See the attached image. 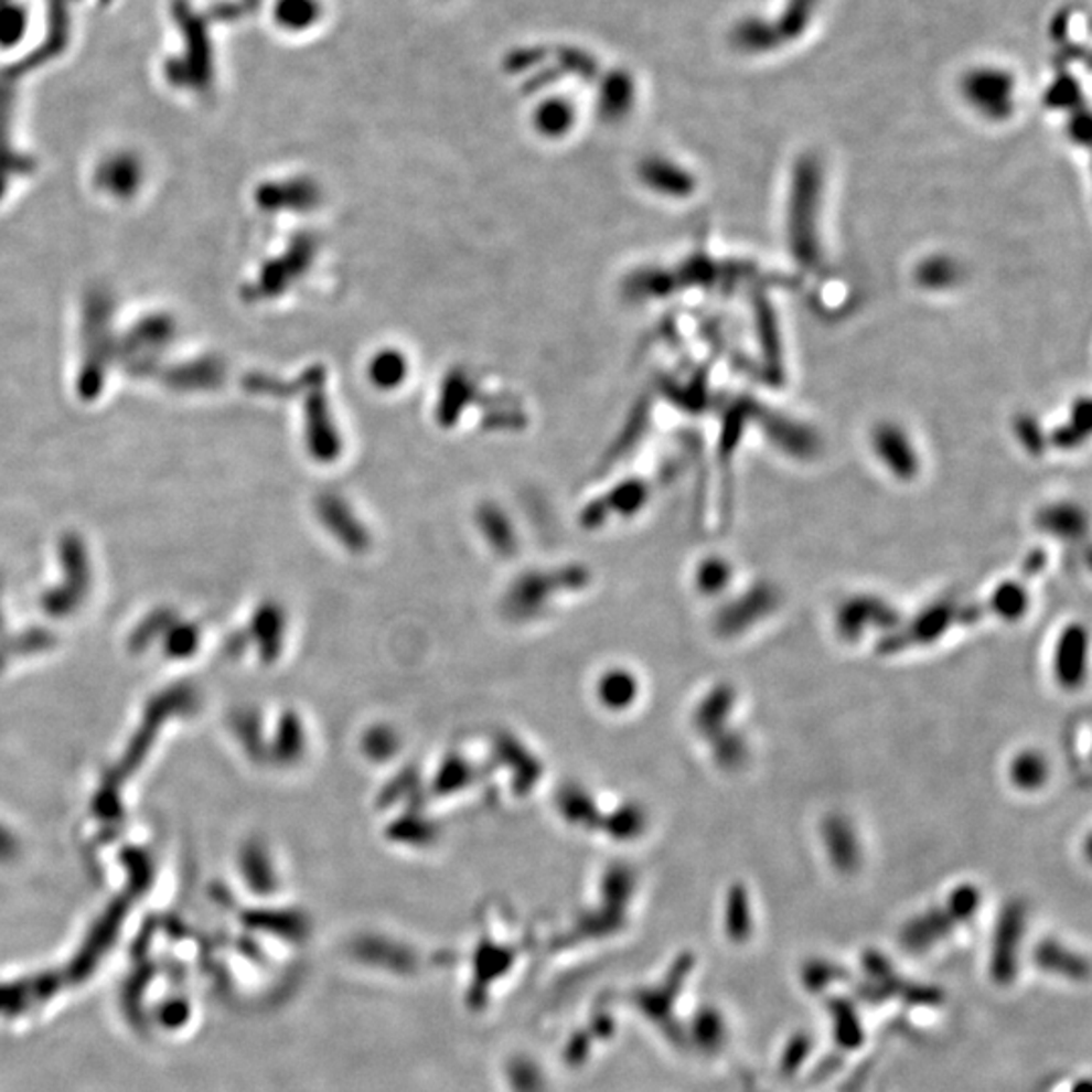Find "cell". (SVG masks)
<instances>
[{
	"instance_id": "cell-7",
	"label": "cell",
	"mask_w": 1092,
	"mask_h": 1092,
	"mask_svg": "<svg viewBox=\"0 0 1092 1092\" xmlns=\"http://www.w3.org/2000/svg\"><path fill=\"white\" fill-rule=\"evenodd\" d=\"M1030 607V593L1018 581H1006L997 585L987 601L982 603L985 615H995L1004 621H1016Z\"/></svg>"
},
{
	"instance_id": "cell-10",
	"label": "cell",
	"mask_w": 1092,
	"mask_h": 1092,
	"mask_svg": "<svg viewBox=\"0 0 1092 1092\" xmlns=\"http://www.w3.org/2000/svg\"><path fill=\"white\" fill-rule=\"evenodd\" d=\"M1040 524L1043 531L1062 538H1079L1080 534L1084 533V518L1080 516L1079 508L1074 510L1070 506L1046 510Z\"/></svg>"
},
{
	"instance_id": "cell-4",
	"label": "cell",
	"mask_w": 1092,
	"mask_h": 1092,
	"mask_svg": "<svg viewBox=\"0 0 1092 1092\" xmlns=\"http://www.w3.org/2000/svg\"><path fill=\"white\" fill-rule=\"evenodd\" d=\"M1089 635L1080 625H1070L1058 638L1054 650V676L1064 688H1079L1086 676Z\"/></svg>"
},
{
	"instance_id": "cell-14",
	"label": "cell",
	"mask_w": 1092,
	"mask_h": 1092,
	"mask_svg": "<svg viewBox=\"0 0 1092 1092\" xmlns=\"http://www.w3.org/2000/svg\"><path fill=\"white\" fill-rule=\"evenodd\" d=\"M376 378L378 383H395V378H399L400 363L395 364V361H390L387 356H381L378 363L375 364Z\"/></svg>"
},
{
	"instance_id": "cell-3",
	"label": "cell",
	"mask_w": 1092,
	"mask_h": 1092,
	"mask_svg": "<svg viewBox=\"0 0 1092 1092\" xmlns=\"http://www.w3.org/2000/svg\"><path fill=\"white\" fill-rule=\"evenodd\" d=\"M837 631L846 640H858L864 633L872 630H895L900 618L898 611L885 599L876 595H858L852 597L837 611Z\"/></svg>"
},
{
	"instance_id": "cell-9",
	"label": "cell",
	"mask_w": 1092,
	"mask_h": 1092,
	"mask_svg": "<svg viewBox=\"0 0 1092 1092\" xmlns=\"http://www.w3.org/2000/svg\"><path fill=\"white\" fill-rule=\"evenodd\" d=\"M716 763L722 769H739L749 759V742L735 728H727L710 739Z\"/></svg>"
},
{
	"instance_id": "cell-2",
	"label": "cell",
	"mask_w": 1092,
	"mask_h": 1092,
	"mask_svg": "<svg viewBox=\"0 0 1092 1092\" xmlns=\"http://www.w3.org/2000/svg\"><path fill=\"white\" fill-rule=\"evenodd\" d=\"M781 603V595L775 585L759 581L751 585L745 593L730 599L716 615V630L725 638L740 635L759 621L769 618Z\"/></svg>"
},
{
	"instance_id": "cell-6",
	"label": "cell",
	"mask_w": 1092,
	"mask_h": 1092,
	"mask_svg": "<svg viewBox=\"0 0 1092 1092\" xmlns=\"http://www.w3.org/2000/svg\"><path fill=\"white\" fill-rule=\"evenodd\" d=\"M735 706H737V690L730 684H718L704 698L696 713V725L706 739H715L716 735L727 730Z\"/></svg>"
},
{
	"instance_id": "cell-11",
	"label": "cell",
	"mask_w": 1092,
	"mask_h": 1092,
	"mask_svg": "<svg viewBox=\"0 0 1092 1092\" xmlns=\"http://www.w3.org/2000/svg\"><path fill=\"white\" fill-rule=\"evenodd\" d=\"M730 579H732V570L722 557H710L708 560H704L703 565L698 567V575H696L698 589L704 595L722 593Z\"/></svg>"
},
{
	"instance_id": "cell-8",
	"label": "cell",
	"mask_w": 1092,
	"mask_h": 1092,
	"mask_svg": "<svg viewBox=\"0 0 1092 1092\" xmlns=\"http://www.w3.org/2000/svg\"><path fill=\"white\" fill-rule=\"evenodd\" d=\"M1050 777V763L1046 754L1036 749L1021 751L1009 763V781L1021 791H1038Z\"/></svg>"
},
{
	"instance_id": "cell-13",
	"label": "cell",
	"mask_w": 1092,
	"mask_h": 1092,
	"mask_svg": "<svg viewBox=\"0 0 1092 1092\" xmlns=\"http://www.w3.org/2000/svg\"><path fill=\"white\" fill-rule=\"evenodd\" d=\"M169 643L170 654L181 655V657H184V655L189 654V652L193 650L194 643H196V635H194L193 630L182 628V630L176 631L174 640Z\"/></svg>"
},
{
	"instance_id": "cell-5",
	"label": "cell",
	"mask_w": 1092,
	"mask_h": 1092,
	"mask_svg": "<svg viewBox=\"0 0 1092 1092\" xmlns=\"http://www.w3.org/2000/svg\"><path fill=\"white\" fill-rule=\"evenodd\" d=\"M822 839L825 852L836 864V868L849 872L858 868L861 860L860 839L854 824L842 813L827 815L822 824Z\"/></svg>"
},
{
	"instance_id": "cell-1",
	"label": "cell",
	"mask_w": 1092,
	"mask_h": 1092,
	"mask_svg": "<svg viewBox=\"0 0 1092 1092\" xmlns=\"http://www.w3.org/2000/svg\"><path fill=\"white\" fill-rule=\"evenodd\" d=\"M959 603L955 599H941L933 606L924 607L921 613L907 623H898L878 645L880 654H897L910 647H921L936 642L953 625H957Z\"/></svg>"
},
{
	"instance_id": "cell-12",
	"label": "cell",
	"mask_w": 1092,
	"mask_h": 1092,
	"mask_svg": "<svg viewBox=\"0 0 1092 1092\" xmlns=\"http://www.w3.org/2000/svg\"><path fill=\"white\" fill-rule=\"evenodd\" d=\"M747 897L742 892V888L735 886L730 890V897H728V922H730V929L735 933L742 931V924L747 922Z\"/></svg>"
}]
</instances>
